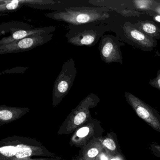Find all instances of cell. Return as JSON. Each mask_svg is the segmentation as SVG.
<instances>
[{
    "mask_svg": "<svg viewBox=\"0 0 160 160\" xmlns=\"http://www.w3.org/2000/svg\"><path fill=\"white\" fill-rule=\"evenodd\" d=\"M110 160H120L119 159H118V158H113V159H111Z\"/></svg>",
    "mask_w": 160,
    "mask_h": 160,
    "instance_id": "obj_21",
    "label": "cell"
},
{
    "mask_svg": "<svg viewBox=\"0 0 160 160\" xmlns=\"http://www.w3.org/2000/svg\"><path fill=\"white\" fill-rule=\"evenodd\" d=\"M150 85L160 91V69L158 71L156 78L149 81Z\"/></svg>",
    "mask_w": 160,
    "mask_h": 160,
    "instance_id": "obj_17",
    "label": "cell"
},
{
    "mask_svg": "<svg viewBox=\"0 0 160 160\" xmlns=\"http://www.w3.org/2000/svg\"><path fill=\"white\" fill-rule=\"evenodd\" d=\"M102 131L100 122L91 118L74 132L70 145L81 149L92 140L100 138Z\"/></svg>",
    "mask_w": 160,
    "mask_h": 160,
    "instance_id": "obj_8",
    "label": "cell"
},
{
    "mask_svg": "<svg viewBox=\"0 0 160 160\" xmlns=\"http://www.w3.org/2000/svg\"></svg>",
    "mask_w": 160,
    "mask_h": 160,
    "instance_id": "obj_24",
    "label": "cell"
},
{
    "mask_svg": "<svg viewBox=\"0 0 160 160\" xmlns=\"http://www.w3.org/2000/svg\"><path fill=\"white\" fill-rule=\"evenodd\" d=\"M154 149L156 150V151L158 152V153H160V146H154Z\"/></svg>",
    "mask_w": 160,
    "mask_h": 160,
    "instance_id": "obj_20",
    "label": "cell"
},
{
    "mask_svg": "<svg viewBox=\"0 0 160 160\" xmlns=\"http://www.w3.org/2000/svg\"><path fill=\"white\" fill-rule=\"evenodd\" d=\"M134 8L138 10L145 12H152L153 7L156 3V1L151 0H141L133 1L132 2Z\"/></svg>",
    "mask_w": 160,
    "mask_h": 160,
    "instance_id": "obj_15",
    "label": "cell"
},
{
    "mask_svg": "<svg viewBox=\"0 0 160 160\" xmlns=\"http://www.w3.org/2000/svg\"><path fill=\"white\" fill-rule=\"evenodd\" d=\"M20 160H62V159H60V158H51V159H31L30 157L26 158V159H22Z\"/></svg>",
    "mask_w": 160,
    "mask_h": 160,
    "instance_id": "obj_19",
    "label": "cell"
},
{
    "mask_svg": "<svg viewBox=\"0 0 160 160\" xmlns=\"http://www.w3.org/2000/svg\"><path fill=\"white\" fill-rule=\"evenodd\" d=\"M27 107H13L5 105L0 106V125L12 122L30 112Z\"/></svg>",
    "mask_w": 160,
    "mask_h": 160,
    "instance_id": "obj_12",
    "label": "cell"
},
{
    "mask_svg": "<svg viewBox=\"0 0 160 160\" xmlns=\"http://www.w3.org/2000/svg\"><path fill=\"white\" fill-rule=\"evenodd\" d=\"M65 37L67 42L75 46L92 47L108 31L102 22H93L78 26L69 25Z\"/></svg>",
    "mask_w": 160,
    "mask_h": 160,
    "instance_id": "obj_3",
    "label": "cell"
},
{
    "mask_svg": "<svg viewBox=\"0 0 160 160\" xmlns=\"http://www.w3.org/2000/svg\"><path fill=\"white\" fill-rule=\"evenodd\" d=\"M53 36V33H36L9 43L0 45V55L21 53L32 50L50 42Z\"/></svg>",
    "mask_w": 160,
    "mask_h": 160,
    "instance_id": "obj_7",
    "label": "cell"
},
{
    "mask_svg": "<svg viewBox=\"0 0 160 160\" xmlns=\"http://www.w3.org/2000/svg\"><path fill=\"white\" fill-rule=\"evenodd\" d=\"M33 156L56 157L36 139L24 137H8L0 141V160H20Z\"/></svg>",
    "mask_w": 160,
    "mask_h": 160,
    "instance_id": "obj_1",
    "label": "cell"
},
{
    "mask_svg": "<svg viewBox=\"0 0 160 160\" xmlns=\"http://www.w3.org/2000/svg\"><path fill=\"white\" fill-rule=\"evenodd\" d=\"M96 160H97V159H96Z\"/></svg>",
    "mask_w": 160,
    "mask_h": 160,
    "instance_id": "obj_23",
    "label": "cell"
},
{
    "mask_svg": "<svg viewBox=\"0 0 160 160\" xmlns=\"http://www.w3.org/2000/svg\"><path fill=\"white\" fill-rule=\"evenodd\" d=\"M134 26L143 33L155 39H160V26L150 21H138Z\"/></svg>",
    "mask_w": 160,
    "mask_h": 160,
    "instance_id": "obj_14",
    "label": "cell"
},
{
    "mask_svg": "<svg viewBox=\"0 0 160 160\" xmlns=\"http://www.w3.org/2000/svg\"><path fill=\"white\" fill-rule=\"evenodd\" d=\"M124 35L127 39L144 50H151L157 45L156 40L143 33L130 23H126L123 27Z\"/></svg>",
    "mask_w": 160,
    "mask_h": 160,
    "instance_id": "obj_11",
    "label": "cell"
},
{
    "mask_svg": "<svg viewBox=\"0 0 160 160\" xmlns=\"http://www.w3.org/2000/svg\"><path fill=\"white\" fill-rule=\"evenodd\" d=\"M100 100L96 94H89L72 110L61 126L58 134H70L87 122L92 118L90 109L96 107Z\"/></svg>",
    "mask_w": 160,
    "mask_h": 160,
    "instance_id": "obj_4",
    "label": "cell"
},
{
    "mask_svg": "<svg viewBox=\"0 0 160 160\" xmlns=\"http://www.w3.org/2000/svg\"><path fill=\"white\" fill-rule=\"evenodd\" d=\"M108 9L96 6H77L62 8L46 14L45 16L69 25L78 26L103 22L110 18Z\"/></svg>",
    "mask_w": 160,
    "mask_h": 160,
    "instance_id": "obj_2",
    "label": "cell"
},
{
    "mask_svg": "<svg viewBox=\"0 0 160 160\" xmlns=\"http://www.w3.org/2000/svg\"><path fill=\"white\" fill-rule=\"evenodd\" d=\"M152 12L156 13V14L160 15V1H156V3L152 10Z\"/></svg>",
    "mask_w": 160,
    "mask_h": 160,
    "instance_id": "obj_18",
    "label": "cell"
},
{
    "mask_svg": "<svg viewBox=\"0 0 160 160\" xmlns=\"http://www.w3.org/2000/svg\"><path fill=\"white\" fill-rule=\"evenodd\" d=\"M75 62L70 58L63 63L62 69L56 78L52 92L53 106H58L69 93L75 80L77 75Z\"/></svg>",
    "mask_w": 160,
    "mask_h": 160,
    "instance_id": "obj_6",
    "label": "cell"
},
{
    "mask_svg": "<svg viewBox=\"0 0 160 160\" xmlns=\"http://www.w3.org/2000/svg\"><path fill=\"white\" fill-rule=\"evenodd\" d=\"M103 146L100 138L94 139L80 150L78 158L84 160H96L102 153Z\"/></svg>",
    "mask_w": 160,
    "mask_h": 160,
    "instance_id": "obj_13",
    "label": "cell"
},
{
    "mask_svg": "<svg viewBox=\"0 0 160 160\" xmlns=\"http://www.w3.org/2000/svg\"><path fill=\"white\" fill-rule=\"evenodd\" d=\"M125 97L139 118L154 130L160 132V116L155 110L130 92H125Z\"/></svg>",
    "mask_w": 160,
    "mask_h": 160,
    "instance_id": "obj_9",
    "label": "cell"
},
{
    "mask_svg": "<svg viewBox=\"0 0 160 160\" xmlns=\"http://www.w3.org/2000/svg\"><path fill=\"white\" fill-rule=\"evenodd\" d=\"M116 37L112 35H104L100 40L99 46L100 57L107 63L111 62L122 63L120 50L121 44Z\"/></svg>",
    "mask_w": 160,
    "mask_h": 160,
    "instance_id": "obj_10",
    "label": "cell"
},
{
    "mask_svg": "<svg viewBox=\"0 0 160 160\" xmlns=\"http://www.w3.org/2000/svg\"><path fill=\"white\" fill-rule=\"evenodd\" d=\"M83 160V159H80V158H78L77 159V160Z\"/></svg>",
    "mask_w": 160,
    "mask_h": 160,
    "instance_id": "obj_22",
    "label": "cell"
},
{
    "mask_svg": "<svg viewBox=\"0 0 160 160\" xmlns=\"http://www.w3.org/2000/svg\"><path fill=\"white\" fill-rule=\"evenodd\" d=\"M102 145L110 151H114L116 149L115 142L112 138H107L103 140Z\"/></svg>",
    "mask_w": 160,
    "mask_h": 160,
    "instance_id": "obj_16",
    "label": "cell"
},
{
    "mask_svg": "<svg viewBox=\"0 0 160 160\" xmlns=\"http://www.w3.org/2000/svg\"><path fill=\"white\" fill-rule=\"evenodd\" d=\"M56 29L54 26L35 28L21 21L4 22L0 25V33L1 35L6 34L8 35L2 38L0 40V45L9 43L36 33H52Z\"/></svg>",
    "mask_w": 160,
    "mask_h": 160,
    "instance_id": "obj_5",
    "label": "cell"
}]
</instances>
